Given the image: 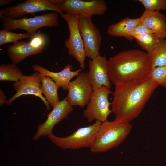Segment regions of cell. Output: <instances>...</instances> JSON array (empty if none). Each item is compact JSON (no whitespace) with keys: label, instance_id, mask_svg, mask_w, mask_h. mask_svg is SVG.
Masks as SVG:
<instances>
[{"label":"cell","instance_id":"cell-26","mask_svg":"<svg viewBox=\"0 0 166 166\" xmlns=\"http://www.w3.org/2000/svg\"><path fill=\"white\" fill-rule=\"evenodd\" d=\"M45 36L43 34L38 33L34 34L29 42L33 47L36 48H44L46 43Z\"/></svg>","mask_w":166,"mask_h":166},{"label":"cell","instance_id":"cell-17","mask_svg":"<svg viewBox=\"0 0 166 166\" xmlns=\"http://www.w3.org/2000/svg\"><path fill=\"white\" fill-rule=\"evenodd\" d=\"M43 48H36L31 45L29 42L18 41L9 46L7 49L8 55L15 64L19 63L26 57L41 53Z\"/></svg>","mask_w":166,"mask_h":166},{"label":"cell","instance_id":"cell-27","mask_svg":"<svg viewBox=\"0 0 166 166\" xmlns=\"http://www.w3.org/2000/svg\"><path fill=\"white\" fill-rule=\"evenodd\" d=\"M146 34L153 33L152 30L140 23L134 29L132 33L131 36L133 38L134 36Z\"/></svg>","mask_w":166,"mask_h":166},{"label":"cell","instance_id":"cell-2","mask_svg":"<svg viewBox=\"0 0 166 166\" xmlns=\"http://www.w3.org/2000/svg\"><path fill=\"white\" fill-rule=\"evenodd\" d=\"M110 80L115 86L151 77L152 59L147 53L137 49L124 50L108 61Z\"/></svg>","mask_w":166,"mask_h":166},{"label":"cell","instance_id":"cell-18","mask_svg":"<svg viewBox=\"0 0 166 166\" xmlns=\"http://www.w3.org/2000/svg\"><path fill=\"white\" fill-rule=\"evenodd\" d=\"M140 23V17L134 19L127 17L116 23L109 26L107 33L113 37H124L131 41L133 39L131 36L133 30Z\"/></svg>","mask_w":166,"mask_h":166},{"label":"cell","instance_id":"cell-14","mask_svg":"<svg viewBox=\"0 0 166 166\" xmlns=\"http://www.w3.org/2000/svg\"><path fill=\"white\" fill-rule=\"evenodd\" d=\"M108 61L105 56L100 55L88 61L89 70L87 76L93 90L102 88L110 89L111 83L109 77Z\"/></svg>","mask_w":166,"mask_h":166},{"label":"cell","instance_id":"cell-13","mask_svg":"<svg viewBox=\"0 0 166 166\" xmlns=\"http://www.w3.org/2000/svg\"><path fill=\"white\" fill-rule=\"evenodd\" d=\"M73 110L72 106L68 102L66 98L59 101L47 114L45 121L38 125L33 140H37L41 137L48 136L52 134L54 126L62 120L66 119Z\"/></svg>","mask_w":166,"mask_h":166},{"label":"cell","instance_id":"cell-21","mask_svg":"<svg viewBox=\"0 0 166 166\" xmlns=\"http://www.w3.org/2000/svg\"><path fill=\"white\" fill-rule=\"evenodd\" d=\"M22 75V70L16 64H2L0 66V81L16 82Z\"/></svg>","mask_w":166,"mask_h":166},{"label":"cell","instance_id":"cell-5","mask_svg":"<svg viewBox=\"0 0 166 166\" xmlns=\"http://www.w3.org/2000/svg\"><path fill=\"white\" fill-rule=\"evenodd\" d=\"M58 13L54 12L47 13L30 18H23L13 19L4 16L2 19L3 29L10 30L20 29L27 33L35 34L39 28L45 26H56L59 24Z\"/></svg>","mask_w":166,"mask_h":166},{"label":"cell","instance_id":"cell-23","mask_svg":"<svg viewBox=\"0 0 166 166\" xmlns=\"http://www.w3.org/2000/svg\"><path fill=\"white\" fill-rule=\"evenodd\" d=\"M142 49L148 53L159 39L154 34H146L133 37Z\"/></svg>","mask_w":166,"mask_h":166},{"label":"cell","instance_id":"cell-19","mask_svg":"<svg viewBox=\"0 0 166 166\" xmlns=\"http://www.w3.org/2000/svg\"><path fill=\"white\" fill-rule=\"evenodd\" d=\"M39 77L42 93L45 95L50 106L53 108L59 101L58 90L60 87L49 77L39 73Z\"/></svg>","mask_w":166,"mask_h":166},{"label":"cell","instance_id":"cell-11","mask_svg":"<svg viewBox=\"0 0 166 166\" xmlns=\"http://www.w3.org/2000/svg\"><path fill=\"white\" fill-rule=\"evenodd\" d=\"M67 90L66 98L71 105L83 108L87 105L93 90L87 73L80 72L75 79L69 82Z\"/></svg>","mask_w":166,"mask_h":166},{"label":"cell","instance_id":"cell-4","mask_svg":"<svg viewBox=\"0 0 166 166\" xmlns=\"http://www.w3.org/2000/svg\"><path fill=\"white\" fill-rule=\"evenodd\" d=\"M101 123L96 121L93 124L80 128L65 137L57 136L53 133L48 136L54 145L63 149L76 150L82 148H90Z\"/></svg>","mask_w":166,"mask_h":166},{"label":"cell","instance_id":"cell-16","mask_svg":"<svg viewBox=\"0 0 166 166\" xmlns=\"http://www.w3.org/2000/svg\"><path fill=\"white\" fill-rule=\"evenodd\" d=\"M141 24L152 30L159 39L166 38V18L159 11L145 10L140 17Z\"/></svg>","mask_w":166,"mask_h":166},{"label":"cell","instance_id":"cell-15","mask_svg":"<svg viewBox=\"0 0 166 166\" xmlns=\"http://www.w3.org/2000/svg\"><path fill=\"white\" fill-rule=\"evenodd\" d=\"M32 68L34 70L40 74L50 77L60 87L65 90H67L68 84L72 79L77 76L83 70L80 68L72 71L73 67L70 64H67L64 67L63 70L58 72L50 71L36 64L33 65Z\"/></svg>","mask_w":166,"mask_h":166},{"label":"cell","instance_id":"cell-8","mask_svg":"<svg viewBox=\"0 0 166 166\" xmlns=\"http://www.w3.org/2000/svg\"><path fill=\"white\" fill-rule=\"evenodd\" d=\"M59 6L63 12L78 18H91L95 15H102L108 9L103 0H62Z\"/></svg>","mask_w":166,"mask_h":166},{"label":"cell","instance_id":"cell-22","mask_svg":"<svg viewBox=\"0 0 166 166\" xmlns=\"http://www.w3.org/2000/svg\"><path fill=\"white\" fill-rule=\"evenodd\" d=\"M34 35L28 33H16L3 29L0 30V45L14 43L21 39L31 38Z\"/></svg>","mask_w":166,"mask_h":166},{"label":"cell","instance_id":"cell-6","mask_svg":"<svg viewBox=\"0 0 166 166\" xmlns=\"http://www.w3.org/2000/svg\"><path fill=\"white\" fill-rule=\"evenodd\" d=\"M113 93L110 89L105 88L93 91L83 113L88 122L94 120L101 122L107 121L108 116L112 112L109 108L111 103L109 101L108 96Z\"/></svg>","mask_w":166,"mask_h":166},{"label":"cell","instance_id":"cell-20","mask_svg":"<svg viewBox=\"0 0 166 166\" xmlns=\"http://www.w3.org/2000/svg\"><path fill=\"white\" fill-rule=\"evenodd\" d=\"M148 53L152 59L153 68L166 66V38L159 39Z\"/></svg>","mask_w":166,"mask_h":166},{"label":"cell","instance_id":"cell-9","mask_svg":"<svg viewBox=\"0 0 166 166\" xmlns=\"http://www.w3.org/2000/svg\"><path fill=\"white\" fill-rule=\"evenodd\" d=\"M46 10H51L61 14L63 12L57 6L51 3L49 0H27L15 6H10L0 11V18L4 16L10 18L18 19L27 14Z\"/></svg>","mask_w":166,"mask_h":166},{"label":"cell","instance_id":"cell-25","mask_svg":"<svg viewBox=\"0 0 166 166\" xmlns=\"http://www.w3.org/2000/svg\"><path fill=\"white\" fill-rule=\"evenodd\" d=\"M145 10L150 11L166 10V0H139Z\"/></svg>","mask_w":166,"mask_h":166},{"label":"cell","instance_id":"cell-1","mask_svg":"<svg viewBox=\"0 0 166 166\" xmlns=\"http://www.w3.org/2000/svg\"><path fill=\"white\" fill-rule=\"evenodd\" d=\"M158 86L151 77L115 85L111 103L115 119L130 123L137 118Z\"/></svg>","mask_w":166,"mask_h":166},{"label":"cell","instance_id":"cell-3","mask_svg":"<svg viewBox=\"0 0 166 166\" xmlns=\"http://www.w3.org/2000/svg\"><path fill=\"white\" fill-rule=\"evenodd\" d=\"M132 128L130 123L115 119L102 122L90 148V151L103 152L117 147L126 138Z\"/></svg>","mask_w":166,"mask_h":166},{"label":"cell","instance_id":"cell-12","mask_svg":"<svg viewBox=\"0 0 166 166\" xmlns=\"http://www.w3.org/2000/svg\"><path fill=\"white\" fill-rule=\"evenodd\" d=\"M39 74V73L36 72L30 75H23L18 81L15 82L13 87L16 92L12 97L7 100L6 105H9L15 99L20 96L33 95L41 99L47 110H49L50 106L43 96L42 92V85Z\"/></svg>","mask_w":166,"mask_h":166},{"label":"cell","instance_id":"cell-29","mask_svg":"<svg viewBox=\"0 0 166 166\" xmlns=\"http://www.w3.org/2000/svg\"><path fill=\"white\" fill-rule=\"evenodd\" d=\"M14 1L13 0H0V6H2L7 5Z\"/></svg>","mask_w":166,"mask_h":166},{"label":"cell","instance_id":"cell-28","mask_svg":"<svg viewBox=\"0 0 166 166\" xmlns=\"http://www.w3.org/2000/svg\"><path fill=\"white\" fill-rule=\"evenodd\" d=\"M6 96L2 90L0 89V105L1 106L6 103L7 100H6Z\"/></svg>","mask_w":166,"mask_h":166},{"label":"cell","instance_id":"cell-24","mask_svg":"<svg viewBox=\"0 0 166 166\" xmlns=\"http://www.w3.org/2000/svg\"><path fill=\"white\" fill-rule=\"evenodd\" d=\"M151 77L159 85L166 88V66L153 68Z\"/></svg>","mask_w":166,"mask_h":166},{"label":"cell","instance_id":"cell-10","mask_svg":"<svg viewBox=\"0 0 166 166\" xmlns=\"http://www.w3.org/2000/svg\"><path fill=\"white\" fill-rule=\"evenodd\" d=\"M78 26L87 57L93 59L99 56L102 38L91 18H79Z\"/></svg>","mask_w":166,"mask_h":166},{"label":"cell","instance_id":"cell-7","mask_svg":"<svg viewBox=\"0 0 166 166\" xmlns=\"http://www.w3.org/2000/svg\"><path fill=\"white\" fill-rule=\"evenodd\" d=\"M62 18L67 22L69 30V38L64 42L69 54L79 63L80 68H85V61L87 57L79 28V18L68 13Z\"/></svg>","mask_w":166,"mask_h":166}]
</instances>
